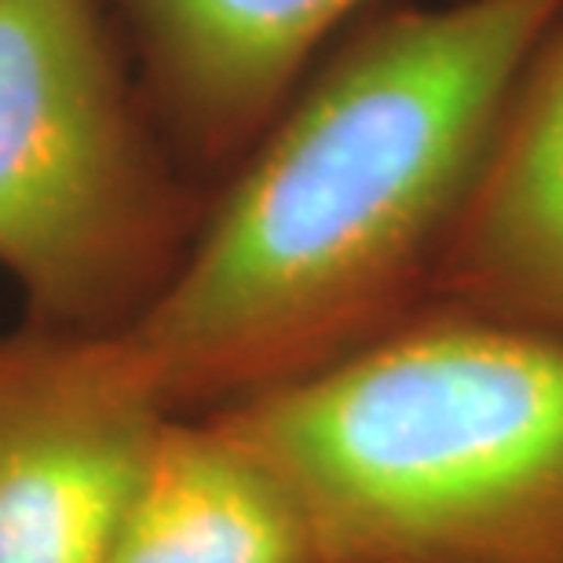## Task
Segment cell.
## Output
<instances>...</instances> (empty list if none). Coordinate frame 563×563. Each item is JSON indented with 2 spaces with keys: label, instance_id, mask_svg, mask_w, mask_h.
I'll return each instance as SVG.
<instances>
[{
  "label": "cell",
  "instance_id": "obj_1",
  "mask_svg": "<svg viewBox=\"0 0 563 563\" xmlns=\"http://www.w3.org/2000/svg\"><path fill=\"white\" fill-rule=\"evenodd\" d=\"M563 0L358 22L223 176L125 341L176 413L333 366L432 308L523 66Z\"/></svg>",
  "mask_w": 563,
  "mask_h": 563
},
{
  "label": "cell",
  "instance_id": "obj_2",
  "mask_svg": "<svg viewBox=\"0 0 563 563\" xmlns=\"http://www.w3.org/2000/svg\"><path fill=\"white\" fill-rule=\"evenodd\" d=\"M300 501L322 563H563V336L428 308L212 410Z\"/></svg>",
  "mask_w": 563,
  "mask_h": 563
},
{
  "label": "cell",
  "instance_id": "obj_3",
  "mask_svg": "<svg viewBox=\"0 0 563 563\" xmlns=\"http://www.w3.org/2000/svg\"><path fill=\"white\" fill-rule=\"evenodd\" d=\"M206 206L132 103L96 0H0V267L26 322L129 330Z\"/></svg>",
  "mask_w": 563,
  "mask_h": 563
},
{
  "label": "cell",
  "instance_id": "obj_4",
  "mask_svg": "<svg viewBox=\"0 0 563 563\" xmlns=\"http://www.w3.org/2000/svg\"><path fill=\"white\" fill-rule=\"evenodd\" d=\"M173 413L125 333H0V563H107Z\"/></svg>",
  "mask_w": 563,
  "mask_h": 563
},
{
  "label": "cell",
  "instance_id": "obj_5",
  "mask_svg": "<svg viewBox=\"0 0 563 563\" xmlns=\"http://www.w3.org/2000/svg\"><path fill=\"white\" fill-rule=\"evenodd\" d=\"M369 0H129L165 129L228 176L272 129L322 44Z\"/></svg>",
  "mask_w": 563,
  "mask_h": 563
},
{
  "label": "cell",
  "instance_id": "obj_6",
  "mask_svg": "<svg viewBox=\"0 0 563 563\" xmlns=\"http://www.w3.org/2000/svg\"><path fill=\"white\" fill-rule=\"evenodd\" d=\"M432 308L563 336V19L512 88Z\"/></svg>",
  "mask_w": 563,
  "mask_h": 563
},
{
  "label": "cell",
  "instance_id": "obj_7",
  "mask_svg": "<svg viewBox=\"0 0 563 563\" xmlns=\"http://www.w3.org/2000/svg\"><path fill=\"white\" fill-rule=\"evenodd\" d=\"M107 563H322L300 501L217 413H173Z\"/></svg>",
  "mask_w": 563,
  "mask_h": 563
}]
</instances>
